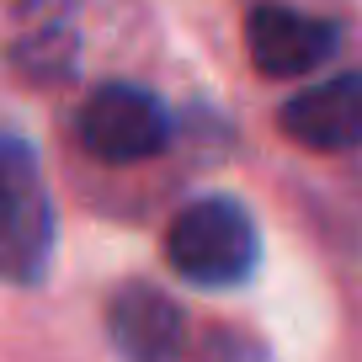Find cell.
<instances>
[{
  "mask_svg": "<svg viewBox=\"0 0 362 362\" xmlns=\"http://www.w3.org/2000/svg\"><path fill=\"white\" fill-rule=\"evenodd\" d=\"M277 128L293 144L320 149V155L357 149L362 144V75H336V80L298 90L293 102H283Z\"/></svg>",
  "mask_w": 362,
  "mask_h": 362,
  "instance_id": "6",
  "label": "cell"
},
{
  "mask_svg": "<svg viewBox=\"0 0 362 362\" xmlns=\"http://www.w3.org/2000/svg\"><path fill=\"white\" fill-rule=\"evenodd\" d=\"M54 256V203L22 134H0V283H37Z\"/></svg>",
  "mask_w": 362,
  "mask_h": 362,
  "instance_id": "2",
  "label": "cell"
},
{
  "mask_svg": "<svg viewBox=\"0 0 362 362\" xmlns=\"http://www.w3.org/2000/svg\"><path fill=\"white\" fill-rule=\"evenodd\" d=\"M165 261L197 288H235L261 261V235L235 197H197L165 224Z\"/></svg>",
  "mask_w": 362,
  "mask_h": 362,
  "instance_id": "1",
  "label": "cell"
},
{
  "mask_svg": "<svg viewBox=\"0 0 362 362\" xmlns=\"http://www.w3.org/2000/svg\"><path fill=\"white\" fill-rule=\"evenodd\" d=\"M107 341L123 362H181L187 320L155 283H123L107 298Z\"/></svg>",
  "mask_w": 362,
  "mask_h": 362,
  "instance_id": "5",
  "label": "cell"
},
{
  "mask_svg": "<svg viewBox=\"0 0 362 362\" xmlns=\"http://www.w3.org/2000/svg\"><path fill=\"white\" fill-rule=\"evenodd\" d=\"M245 54L267 80H298L336 54V22L293 11V6H250Z\"/></svg>",
  "mask_w": 362,
  "mask_h": 362,
  "instance_id": "4",
  "label": "cell"
},
{
  "mask_svg": "<svg viewBox=\"0 0 362 362\" xmlns=\"http://www.w3.org/2000/svg\"><path fill=\"white\" fill-rule=\"evenodd\" d=\"M80 149L102 165H139L170 144V117L165 107L139 86H102L90 90L75 117Z\"/></svg>",
  "mask_w": 362,
  "mask_h": 362,
  "instance_id": "3",
  "label": "cell"
}]
</instances>
